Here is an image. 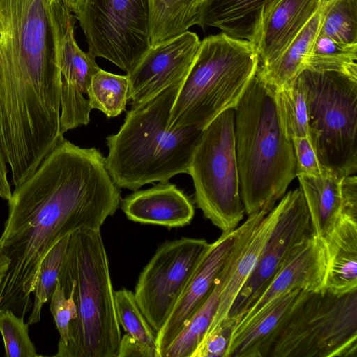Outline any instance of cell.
Listing matches in <instances>:
<instances>
[{
  "label": "cell",
  "mask_w": 357,
  "mask_h": 357,
  "mask_svg": "<svg viewBox=\"0 0 357 357\" xmlns=\"http://www.w3.org/2000/svg\"><path fill=\"white\" fill-rule=\"evenodd\" d=\"M342 215L357 220V178L356 176L342 177Z\"/></svg>",
  "instance_id": "cell-37"
},
{
  "label": "cell",
  "mask_w": 357,
  "mask_h": 357,
  "mask_svg": "<svg viewBox=\"0 0 357 357\" xmlns=\"http://www.w3.org/2000/svg\"><path fill=\"white\" fill-rule=\"evenodd\" d=\"M301 290L286 291L236 328L226 357H266L269 346Z\"/></svg>",
  "instance_id": "cell-21"
},
{
  "label": "cell",
  "mask_w": 357,
  "mask_h": 357,
  "mask_svg": "<svg viewBox=\"0 0 357 357\" xmlns=\"http://www.w3.org/2000/svg\"><path fill=\"white\" fill-rule=\"evenodd\" d=\"M307 93L310 139L328 174L357 170V79L334 71H303Z\"/></svg>",
  "instance_id": "cell-8"
},
{
  "label": "cell",
  "mask_w": 357,
  "mask_h": 357,
  "mask_svg": "<svg viewBox=\"0 0 357 357\" xmlns=\"http://www.w3.org/2000/svg\"><path fill=\"white\" fill-rule=\"evenodd\" d=\"M8 266V263L7 261H5L0 255V282L3 278Z\"/></svg>",
  "instance_id": "cell-40"
},
{
  "label": "cell",
  "mask_w": 357,
  "mask_h": 357,
  "mask_svg": "<svg viewBox=\"0 0 357 357\" xmlns=\"http://www.w3.org/2000/svg\"><path fill=\"white\" fill-rule=\"evenodd\" d=\"M277 115L287 137H310L307 89L301 72L294 81L273 91Z\"/></svg>",
  "instance_id": "cell-26"
},
{
  "label": "cell",
  "mask_w": 357,
  "mask_h": 357,
  "mask_svg": "<svg viewBox=\"0 0 357 357\" xmlns=\"http://www.w3.org/2000/svg\"><path fill=\"white\" fill-rule=\"evenodd\" d=\"M333 0H322L307 23L273 63L257 68L256 74L272 91L291 84L304 70V63L318 36L324 16Z\"/></svg>",
  "instance_id": "cell-23"
},
{
  "label": "cell",
  "mask_w": 357,
  "mask_h": 357,
  "mask_svg": "<svg viewBox=\"0 0 357 357\" xmlns=\"http://www.w3.org/2000/svg\"><path fill=\"white\" fill-rule=\"evenodd\" d=\"M200 43L195 33L187 31L151 46L127 73L131 109L184 81L197 57Z\"/></svg>",
  "instance_id": "cell-13"
},
{
  "label": "cell",
  "mask_w": 357,
  "mask_h": 357,
  "mask_svg": "<svg viewBox=\"0 0 357 357\" xmlns=\"http://www.w3.org/2000/svg\"><path fill=\"white\" fill-rule=\"evenodd\" d=\"M105 160L96 148L64 139L15 188L0 237V255L8 263L0 282V312L24 317L50 249L77 230L100 229L120 206L121 193Z\"/></svg>",
  "instance_id": "cell-1"
},
{
  "label": "cell",
  "mask_w": 357,
  "mask_h": 357,
  "mask_svg": "<svg viewBox=\"0 0 357 357\" xmlns=\"http://www.w3.org/2000/svg\"><path fill=\"white\" fill-rule=\"evenodd\" d=\"M67 1L68 2L71 9H72V11L73 10V9L75 8V6H77L79 0H67Z\"/></svg>",
  "instance_id": "cell-41"
},
{
  "label": "cell",
  "mask_w": 357,
  "mask_h": 357,
  "mask_svg": "<svg viewBox=\"0 0 357 357\" xmlns=\"http://www.w3.org/2000/svg\"><path fill=\"white\" fill-rule=\"evenodd\" d=\"M241 227L222 232L210 243L161 330L156 333L159 357L183 330L212 291L238 236Z\"/></svg>",
  "instance_id": "cell-16"
},
{
  "label": "cell",
  "mask_w": 357,
  "mask_h": 357,
  "mask_svg": "<svg viewBox=\"0 0 357 357\" xmlns=\"http://www.w3.org/2000/svg\"><path fill=\"white\" fill-rule=\"evenodd\" d=\"M322 238L326 253L324 289L338 295L357 289V220L341 215Z\"/></svg>",
  "instance_id": "cell-22"
},
{
  "label": "cell",
  "mask_w": 357,
  "mask_h": 357,
  "mask_svg": "<svg viewBox=\"0 0 357 357\" xmlns=\"http://www.w3.org/2000/svg\"><path fill=\"white\" fill-rule=\"evenodd\" d=\"M29 325L24 322V317L17 316L11 310L0 312V333L3 341L5 356H40L30 339Z\"/></svg>",
  "instance_id": "cell-33"
},
{
  "label": "cell",
  "mask_w": 357,
  "mask_h": 357,
  "mask_svg": "<svg viewBox=\"0 0 357 357\" xmlns=\"http://www.w3.org/2000/svg\"><path fill=\"white\" fill-rule=\"evenodd\" d=\"M74 31L75 25L70 22L60 24L56 29L61 82L60 126L63 134L89 123L92 109L84 95L87 94L93 75L100 69L96 57L79 47Z\"/></svg>",
  "instance_id": "cell-15"
},
{
  "label": "cell",
  "mask_w": 357,
  "mask_h": 357,
  "mask_svg": "<svg viewBox=\"0 0 357 357\" xmlns=\"http://www.w3.org/2000/svg\"><path fill=\"white\" fill-rule=\"evenodd\" d=\"M309 211L313 233L324 237L342 215V177L324 174L318 177L297 176Z\"/></svg>",
  "instance_id": "cell-24"
},
{
  "label": "cell",
  "mask_w": 357,
  "mask_h": 357,
  "mask_svg": "<svg viewBox=\"0 0 357 357\" xmlns=\"http://www.w3.org/2000/svg\"><path fill=\"white\" fill-rule=\"evenodd\" d=\"M357 45H347L319 33L304 63V69L334 71L357 79Z\"/></svg>",
  "instance_id": "cell-27"
},
{
  "label": "cell",
  "mask_w": 357,
  "mask_h": 357,
  "mask_svg": "<svg viewBox=\"0 0 357 357\" xmlns=\"http://www.w3.org/2000/svg\"><path fill=\"white\" fill-rule=\"evenodd\" d=\"M198 0H150L151 46L197 25Z\"/></svg>",
  "instance_id": "cell-25"
},
{
  "label": "cell",
  "mask_w": 357,
  "mask_h": 357,
  "mask_svg": "<svg viewBox=\"0 0 357 357\" xmlns=\"http://www.w3.org/2000/svg\"><path fill=\"white\" fill-rule=\"evenodd\" d=\"M279 211V204L273 209L262 208L249 215L240 226L238 236L221 272L218 305L207 332L228 317L238 294L257 264L277 222Z\"/></svg>",
  "instance_id": "cell-14"
},
{
  "label": "cell",
  "mask_w": 357,
  "mask_h": 357,
  "mask_svg": "<svg viewBox=\"0 0 357 357\" xmlns=\"http://www.w3.org/2000/svg\"><path fill=\"white\" fill-rule=\"evenodd\" d=\"M322 0H281L265 24L255 45L258 67H266L286 50L314 14Z\"/></svg>",
  "instance_id": "cell-20"
},
{
  "label": "cell",
  "mask_w": 357,
  "mask_h": 357,
  "mask_svg": "<svg viewBox=\"0 0 357 357\" xmlns=\"http://www.w3.org/2000/svg\"><path fill=\"white\" fill-rule=\"evenodd\" d=\"M12 192L7 178V167L5 157L0 146V197L8 200Z\"/></svg>",
  "instance_id": "cell-39"
},
{
  "label": "cell",
  "mask_w": 357,
  "mask_h": 357,
  "mask_svg": "<svg viewBox=\"0 0 357 357\" xmlns=\"http://www.w3.org/2000/svg\"><path fill=\"white\" fill-rule=\"evenodd\" d=\"M281 0H206L199 6L197 25L215 27L256 45L262 29Z\"/></svg>",
  "instance_id": "cell-19"
},
{
  "label": "cell",
  "mask_w": 357,
  "mask_h": 357,
  "mask_svg": "<svg viewBox=\"0 0 357 357\" xmlns=\"http://www.w3.org/2000/svg\"><path fill=\"white\" fill-rule=\"evenodd\" d=\"M291 142L296 158V176L318 177L326 174L317 158L310 137H295Z\"/></svg>",
  "instance_id": "cell-36"
},
{
  "label": "cell",
  "mask_w": 357,
  "mask_h": 357,
  "mask_svg": "<svg viewBox=\"0 0 357 357\" xmlns=\"http://www.w3.org/2000/svg\"><path fill=\"white\" fill-rule=\"evenodd\" d=\"M117 357H158V354L126 333L121 337Z\"/></svg>",
  "instance_id": "cell-38"
},
{
  "label": "cell",
  "mask_w": 357,
  "mask_h": 357,
  "mask_svg": "<svg viewBox=\"0 0 357 357\" xmlns=\"http://www.w3.org/2000/svg\"><path fill=\"white\" fill-rule=\"evenodd\" d=\"M184 81L131 109L118 132L106 138L105 166L118 188L137 190L188 174L202 130L169 128L170 114Z\"/></svg>",
  "instance_id": "cell-3"
},
{
  "label": "cell",
  "mask_w": 357,
  "mask_h": 357,
  "mask_svg": "<svg viewBox=\"0 0 357 357\" xmlns=\"http://www.w3.org/2000/svg\"><path fill=\"white\" fill-rule=\"evenodd\" d=\"M206 0H198L199 4L206 1Z\"/></svg>",
  "instance_id": "cell-42"
},
{
  "label": "cell",
  "mask_w": 357,
  "mask_h": 357,
  "mask_svg": "<svg viewBox=\"0 0 357 357\" xmlns=\"http://www.w3.org/2000/svg\"><path fill=\"white\" fill-rule=\"evenodd\" d=\"M195 201L204 216L222 232L235 229L244 217L236 153L234 109H228L203 130L189 169Z\"/></svg>",
  "instance_id": "cell-9"
},
{
  "label": "cell",
  "mask_w": 357,
  "mask_h": 357,
  "mask_svg": "<svg viewBox=\"0 0 357 357\" xmlns=\"http://www.w3.org/2000/svg\"><path fill=\"white\" fill-rule=\"evenodd\" d=\"M266 357H357V289L301 290Z\"/></svg>",
  "instance_id": "cell-7"
},
{
  "label": "cell",
  "mask_w": 357,
  "mask_h": 357,
  "mask_svg": "<svg viewBox=\"0 0 357 357\" xmlns=\"http://www.w3.org/2000/svg\"><path fill=\"white\" fill-rule=\"evenodd\" d=\"M114 301L118 321L126 333L158 354L156 333L139 309L134 292L123 288L114 291Z\"/></svg>",
  "instance_id": "cell-31"
},
{
  "label": "cell",
  "mask_w": 357,
  "mask_h": 357,
  "mask_svg": "<svg viewBox=\"0 0 357 357\" xmlns=\"http://www.w3.org/2000/svg\"><path fill=\"white\" fill-rule=\"evenodd\" d=\"M258 68L255 45L223 32L201 41L171 111L169 128L203 130L234 108Z\"/></svg>",
  "instance_id": "cell-6"
},
{
  "label": "cell",
  "mask_w": 357,
  "mask_h": 357,
  "mask_svg": "<svg viewBox=\"0 0 357 357\" xmlns=\"http://www.w3.org/2000/svg\"><path fill=\"white\" fill-rule=\"evenodd\" d=\"M240 319L228 316L208 331L191 357H226Z\"/></svg>",
  "instance_id": "cell-34"
},
{
  "label": "cell",
  "mask_w": 357,
  "mask_h": 357,
  "mask_svg": "<svg viewBox=\"0 0 357 357\" xmlns=\"http://www.w3.org/2000/svg\"><path fill=\"white\" fill-rule=\"evenodd\" d=\"M120 206L130 220L167 228L189 225L195 215L190 199L168 181L159 182L149 189L135 190L121 199Z\"/></svg>",
  "instance_id": "cell-18"
},
{
  "label": "cell",
  "mask_w": 357,
  "mask_h": 357,
  "mask_svg": "<svg viewBox=\"0 0 357 357\" xmlns=\"http://www.w3.org/2000/svg\"><path fill=\"white\" fill-rule=\"evenodd\" d=\"M58 280L77 317L56 357H117L121 333L109 259L100 229H79L69 239Z\"/></svg>",
  "instance_id": "cell-4"
},
{
  "label": "cell",
  "mask_w": 357,
  "mask_h": 357,
  "mask_svg": "<svg viewBox=\"0 0 357 357\" xmlns=\"http://www.w3.org/2000/svg\"><path fill=\"white\" fill-rule=\"evenodd\" d=\"M50 311L60 334L58 347L65 345L68 339L69 324L77 314L73 298L66 296L59 280L50 298Z\"/></svg>",
  "instance_id": "cell-35"
},
{
  "label": "cell",
  "mask_w": 357,
  "mask_h": 357,
  "mask_svg": "<svg viewBox=\"0 0 357 357\" xmlns=\"http://www.w3.org/2000/svg\"><path fill=\"white\" fill-rule=\"evenodd\" d=\"M73 13L89 52L127 73L151 47L150 0H79Z\"/></svg>",
  "instance_id": "cell-10"
},
{
  "label": "cell",
  "mask_w": 357,
  "mask_h": 357,
  "mask_svg": "<svg viewBox=\"0 0 357 357\" xmlns=\"http://www.w3.org/2000/svg\"><path fill=\"white\" fill-rule=\"evenodd\" d=\"M319 34L344 45H357V0H333Z\"/></svg>",
  "instance_id": "cell-32"
},
{
  "label": "cell",
  "mask_w": 357,
  "mask_h": 357,
  "mask_svg": "<svg viewBox=\"0 0 357 357\" xmlns=\"http://www.w3.org/2000/svg\"><path fill=\"white\" fill-rule=\"evenodd\" d=\"M71 235V234H70ZM70 235L57 242L41 261L36 285L33 291L34 301L29 317V325L40 320L43 305L52 297L58 281L61 266L66 255Z\"/></svg>",
  "instance_id": "cell-30"
},
{
  "label": "cell",
  "mask_w": 357,
  "mask_h": 357,
  "mask_svg": "<svg viewBox=\"0 0 357 357\" xmlns=\"http://www.w3.org/2000/svg\"><path fill=\"white\" fill-rule=\"evenodd\" d=\"M61 84L49 0H0V136L30 137L57 127Z\"/></svg>",
  "instance_id": "cell-2"
},
{
  "label": "cell",
  "mask_w": 357,
  "mask_h": 357,
  "mask_svg": "<svg viewBox=\"0 0 357 357\" xmlns=\"http://www.w3.org/2000/svg\"><path fill=\"white\" fill-rule=\"evenodd\" d=\"M220 275L210 295L168 347L162 357L192 356L215 314L222 287Z\"/></svg>",
  "instance_id": "cell-28"
},
{
  "label": "cell",
  "mask_w": 357,
  "mask_h": 357,
  "mask_svg": "<svg viewBox=\"0 0 357 357\" xmlns=\"http://www.w3.org/2000/svg\"><path fill=\"white\" fill-rule=\"evenodd\" d=\"M325 273L324 243L322 238L313 233L292 250L272 280L241 318L237 327L245 324L264 306L286 291L295 289H324Z\"/></svg>",
  "instance_id": "cell-17"
},
{
  "label": "cell",
  "mask_w": 357,
  "mask_h": 357,
  "mask_svg": "<svg viewBox=\"0 0 357 357\" xmlns=\"http://www.w3.org/2000/svg\"><path fill=\"white\" fill-rule=\"evenodd\" d=\"M209 244L188 237L166 241L141 271L134 295L155 333L165 325Z\"/></svg>",
  "instance_id": "cell-11"
},
{
  "label": "cell",
  "mask_w": 357,
  "mask_h": 357,
  "mask_svg": "<svg viewBox=\"0 0 357 357\" xmlns=\"http://www.w3.org/2000/svg\"><path fill=\"white\" fill-rule=\"evenodd\" d=\"M278 204L280 211L273 230L228 316L241 319L272 280L292 250L313 234L309 211L300 188L287 193Z\"/></svg>",
  "instance_id": "cell-12"
},
{
  "label": "cell",
  "mask_w": 357,
  "mask_h": 357,
  "mask_svg": "<svg viewBox=\"0 0 357 357\" xmlns=\"http://www.w3.org/2000/svg\"><path fill=\"white\" fill-rule=\"evenodd\" d=\"M129 79L100 69L92 77L88 91L91 109L102 112L107 117L119 116L128 100Z\"/></svg>",
  "instance_id": "cell-29"
},
{
  "label": "cell",
  "mask_w": 357,
  "mask_h": 357,
  "mask_svg": "<svg viewBox=\"0 0 357 357\" xmlns=\"http://www.w3.org/2000/svg\"><path fill=\"white\" fill-rule=\"evenodd\" d=\"M234 109L241 196L249 215L273 208L296 176V158L280 123L273 91L256 73Z\"/></svg>",
  "instance_id": "cell-5"
}]
</instances>
